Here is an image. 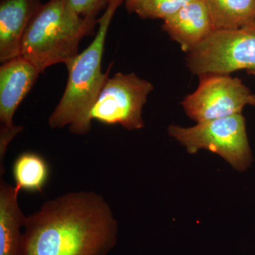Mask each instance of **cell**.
<instances>
[{
  "label": "cell",
  "mask_w": 255,
  "mask_h": 255,
  "mask_svg": "<svg viewBox=\"0 0 255 255\" xmlns=\"http://www.w3.org/2000/svg\"><path fill=\"white\" fill-rule=\"evenodd\" d=\"M162 29L188 53L216 30L204 0H194L164 20Z\"/></svg>",
  "instance_id": "obj_10"
},
{
  "label": "cell",
  "mask_w": 255,
  "mask_h": 255,
  "mask_svg": "<svg viewBox=\"0 0 255 255\" xmlns=\"http://www.w3.org/2000/svg\"><path fill=\"white\" fill-rule=\"evenodd\" d=\"M193 74L230 75L246 70L255 75V21L234 29L215 30L188 53Z\"/></svg>",
  "instance_id": "obj_5"
},
{
  "label": "cell",
  "mask_w": 255,
  "mask_h": 255,
  "mask_svg": "<svg viewBox=\"0 0 255 255\" xmlns=\"http://www.w3.org/2000/svg\"><path fill=\"white\" fill-rule=\"evenodd\" d=\"M153 88L135 74H116L106 82L90 112V121L120 125L128 130L142 128V108Z\"/></svg>",
  "instance_id": "obj_6"
},
{
  "label": "cell",
  "mask_w": 255,
  "mask_h": 255,
  "mask_svg": "<svg viewBox=\"0 0 255 255\" xmlns=\"http://www.w3.org/2000/svg\"><path fill=\"white\" fill-rule=\"evenodd\" d=\"M42 6L40 0H1L0 2V61L21 56L23 36Z\"/></svg>",
  "instance_id": "obj_9"
},
{
  "label": "cell",
  "mask_w": 255,
  "mask_h": 255,
  "mask_svg": "<svg viewBox=\"0 0 255 255\" xmlns=\"http://www.w3.org/2000/svg\"><path fill=\"white\" fill-rule=\"evenodd\" d=\"M193 1L194 0H138L127 9L143 18H160L164 21Z\"/></svg>",
  "instance_id": "obj_14"
},
{
  "label": "cell",
  "mask_w": 255,
  "mask_h": 255,
  "mask_svg": "<svg viewBox=\"0 0 255 255\" xmlns=\"http://www.w3.org/2000/svg\"><path fill=\"white\" fill-rule=\"evenodd\" d=\"M118 231L103 196L70 192L26 216L21 255H107L117 245Z\"/></svg>",
  "instance_id": "obj_1"
},
{
  "label": "cell",
  "mask_w": 255,
  "mask_h": 255,
  "mask_svg": "<svg viewBox=\"0 0 255 255\" xmlns=\"http://www.w3.org/2000/svg\"><path fill=\"white\" fill-rule=\"evenodd\" d=\"M96 23V16L82 17L68 0H50L28 25L21 56L40 73L55 64H66L79 54L80 41L91 34Z\"/></svg>",
  "instance_id": "obj_3"
},
{
  "label": "cell",
  "mask_w": 255,
  "mask_h": 255,
  "mask_svg": "<svg viewBox=\"0 0 255 255\" xmlns=\"http://www.w3.org/2000/svg\"><path fill=\"white\" fill-rule=\"evenodd\" d=\"M124 0H110L99 20L95 39L82 53L65 64L68 81L59 103L48 119L52 128L69 126L70 131L85 135L90 131V113L109 79L111 68L102 71V60L107 32L114 14Z\"/></svg>",
  "instance_id": "obj_2"
},
{
  "label": "cell",
  "mask_w": 255,
  "mask_h": 255,
  "mask_svg": "<svg viewBox=\"0 0 255 255\" xmlns=\"http://www.w3.org/2000/svg\"><path fill=\"white\" fill-rule=\"evenodd\" d=\"M215 29H234L255 21V0H204Z\"/></svg>",
  "instance_id": "obj_12"
},
{
  "label": "cell",
  "mask_w": 255,
  "mask_h": 255,
  "mask_svg": "<svg viewBox=\"0 0 255 255\" xmlns=\"http://www.w3.org/2000/svg\"><path fill=\"white\" fill-rule=\"evenodd\" d=\"M138 0H126V5H127V8L129 6L133 4V3L136 2Z\"/></svg>",
  "instance_id": "obj_16"
},
{
  "label": "cell",
  "mask_w": 255,
  "mask_h": 255,
  "mask_svg": "<svg viewBox=\"0 0 255 255\" xmlns=\"http://www.w3.org/2000/svg\"><path fill=\"white\" fill-rule=\"evenodd\" d=\"M49 166L41 155L25 152L15 159L12 167L13 177L20 191L41 193L49 178Z\"/></svg>",
  "instance_id": "obj_13"
},
{
  "label": "cell",
  "mask_w": 255,
  "mask_h": 255,
  "mask_svg": "<svg viewBox=\"0 0 255 255\" xmlns=\"http://www.w3.org/2000/svg\"><path fill=\"white\" fill-rule=\"evenodd\" d=\"M20 189L0 179V255H21L26 216L18 204Z\"/></svg>",
  "instance_id": "obj_11"
},
{
  "label": "cell",
  "mask_w": 255,
  "mask_h": 255,
  "mask_svg": "<svg viewBox=\"0 0 255 255\" xmlns=\"http://www.w3.org/2000/svg\"><path fill=\"white\" fill-rule=\"evenodd\" d=\"M73 9L82 17L96 16L99 11L107 6L110 0H68Z\"/></svg>",
  "instance_id": "obj_15"
},
{
  "label": "cell",
  "mask_w": 255,
  "mask_h": 255,
  "mask_svg": "<svg viewBox=\"0 0 255 255\" xmlns=\"http://www.w3.org/2000/svg\"><path fill=\"white\" fill-rule=\"evenodd\" d=\"M38 69L23 57L0 67V174H4V157L10 142L22 130L14 125L15 112L36 82Z\"/></svg>",
  "instance_id": "obj_8"
},
{
  "label": "cell",
  "mask_w": 255,
  "mask_h": 255,
  "mask_svg": "<svg viewBox=\"0 0 255 255\" xmlns=\"http://www.w3.org/2000/svg\"><path fill=\"white\" fill-rule=\"evenodd\" d=\"M199 87L182 102L188 117L196 123L242 114L255 106V95L238 78L208 74L199 76Z\"/></svg>",
  "instance_id": "obj_7"
},
{
  "label": "cell",
  "mask_w": 255,
  "mask_h": 255,
  "mask_svg": "<svg viewBox=\"0 0 255 255\" xmlns=\"http://www.w3.org/2000/svg\"><path fill=\"white\" fill-rule=\"evenodd\" d=\"M168 133L184 145L189 153L211 151L239 172L247 170L253 162L246 119L242 114L206 121L189 128L171 125Z\"/></svg>",
  "instance_id": "obj_4"
}]
</instances>
